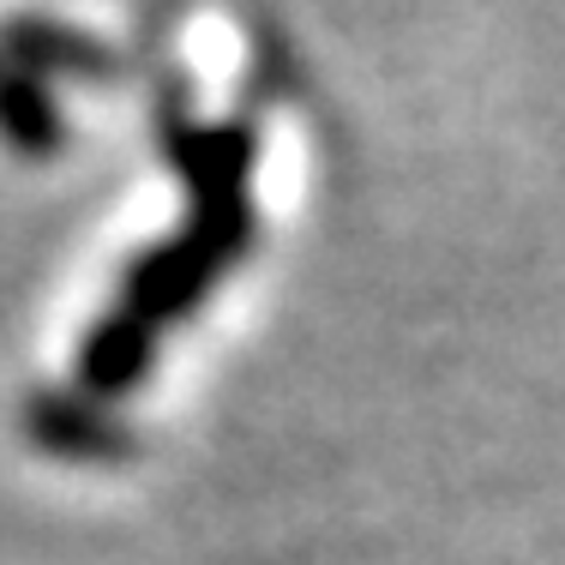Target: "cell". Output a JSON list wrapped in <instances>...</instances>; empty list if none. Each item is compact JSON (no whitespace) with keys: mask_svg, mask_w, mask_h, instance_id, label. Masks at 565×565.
<instances>
[{"mask_svg":"<svg viewBox=\"0 0 565 565\" xmlns=\"http://www.w3.org/2000/svg\"><path fill=\"white\" fill-rule=\"evenodd\" d=\"M169 157L193 193V217L181 235L151 247L120 282L115 307L90 326L85 355H78V385L85 397L115 403L151 367L157 338L181 326L199 301L223 282V271L253 247V132L247 127H193L169 115Z\"/></svg>","mask_w":565,"mask_h":565,"instance_id":"1","label":"cell"},{"mask_svg":"<svg viewBox=\"0 0 565 565\" xmlns=\"http://www.w3.org/2000/svg\"><path fill=\"white\" fill-rule=\"evenodd\" d=\"M12 73L36 78L49 66V73H73V78H109L115 73V55L103 43H90V36L66 31V24H49V19H19L7 24V55Z\"/></svg>","mask_w":565,"mask_h":565,"instance_id":"2","label":"cell"},{"mask_svg":"<svg viewBox=\"0 0 565 565\" xmlns=\"http://www.w3.org/2000/svg\"><path fill=\"white\" fill-rule=\"evenodd\" d=\"M31 427H36V439H43L49 451H66V457H115L120 451L115 415L85 392H73V397L49 392L31 409Z\"/></svg>","mask_w":565,"mask_h":565,"instance_id":"3","label":"cell"}]
</instances>
